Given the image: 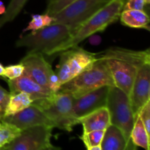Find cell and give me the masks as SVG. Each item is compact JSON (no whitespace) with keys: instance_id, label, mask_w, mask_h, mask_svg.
I'll use <instances>...</instances> for the list:
<instances>
[{"instance_id":"cell-1","label":"cell","mask_w":150,"mask_h":150,"mask_svg":"<svg viewBox=\"0 0 150 150\" xmlns=\"http://www.w3.org/2000/svg\"><path fill=\"white\" fill-rule=\"evenodd\" d=\"M103 59L112 76L114 86L130 95L138 70L150 63L149 49L143 51L111 47L98 54Z\"/></svg>"},{"instance_id":"cell-2","label":"cell","mask_w":150,"mask_h":150,"mask_svg":"<svg viewBox=\"0 0 150 150\" xmlns=\"http://www.w3.org/2000/svg\"><path fill=\"white\" fill-rule=\"evenodd\" d=\"M127 0H112L92 16L81 23L72 32L70 38L49 53L47 57H55L99 32H103L108 26L117 21L120 18Z\"/></svg>"},{"instance_id":"cell-3","label":"cell","mask_w":150,"mask_h":150,"mask_svg":"<svg viewBox=\"0 0 150 150\" xmlns=\"http://www.w3.org/2000/svg\"><path fill=\"white\" fill-rule=\"evenodd\" d=\"M104 86H114V83L109 69L98 54V59L90 67L62 85L58 91L70 93L73 98H77Z\"/></svg>"},{"instance_id":"cell-4","label":"cell","mask_w":150,"mask_h":150,"mask_svg":"<svg viewBox=\"0 0 150 150\" xmlns=\"http://www.w3.org/2000/svg\"><path fill=\"white\" fill-rule=\"evenodd\" d=\"M71 34V29L67 25L52 23L21 37L16 41V46L25 48L26 53H40L48 56L51 51L67 40Z\"/></svg>"},{"instance_id":"cell-5","label":"cell","mask_w":150,"mask_h":150,"mask_svg":"<svg viewBox=\"0 0 150 150\" xmlns=\"http://www.w3.org/2000/svg\"><path fill=\"white\" fill-rule=\"evenodd\" d=\"M73 97L67 92L57 91L52 96L34 101L32 104L40 108L51 120L54 127L70 132L79 124L73 108Z\"/></svg>"},{"instance_id":"cell-6","label":"cell","mask_w":150,"mask_h":150,"mask_svg":"<svg viewBox=\"0 0 150 150\" xmlns=\"http://www.w3.org/2000/svg\"><path fill=\"white\" fill-rule=\"evenodd\" d=\"M106 107L109 111L111 125L115 126L122 133L128 146L133 150L137 146L131 140V133L135 123L128 95L117 86H111L108 92Z\"/></svg>"},{"instance_id":"cell-7","label":"cell","mask_w":150,"mask_h":150,"mask_svg":"<svg viewBox=\"0 0 150 150\" xmlns=\"http://www.w3.org/2000/svg\"><path fill=\"white\" fill-rule=\"evenodd\" d=\"M59 55L61 57L56 73L59 89L62 85L90 67L98 59V54L89 52L78 45L63 51Z\"/></svg>"},{"instance_id":"cell-8","label":"cell","mask_w":150,"mask_h":150,"mask_svg":"<svg viewBox=\"0 0 150 150\" xmlns=\"http://www.w3.org/2000/svg\"><path fill=\"white\" fill-rule=\"evenodd\" d=\"M20 63L24 67L23 74L53 92L59 90L57 75L42 54L26 53Z\"/></svg>"},{"instance_id":"cell-9","label":"cell","mask_w":150,"mask_h":150,"mask_svg":"<svg viewBox=\"0 0 150 150\" xmlns=\"http://www.w3.org/2000/svg\"><path fill=\"white\" fill-rule=\"evenodd\" d=\"M104 5L105 4L100 0H75L62 10L50 16L54 18L53 23L67 25L73 32Z\"/></svg>"},{"instance_id":"cell-10","label":"cell","mask_w":150,"mask_h":150,"mask_svg":"<svg viewBox=\"0 0 150 150\" xmlns=\"http://www.w3.org/2000/svg\"><path fill=\"white\" fill-rule=\"evenodd\" d=\"M53 127L37 126L22 130L0 150H42L51 144Z\"/></svg>"},{"instance_id":"cell-11","label":"cell","mask_w":150,"mask_h":150,"mask_svg":"<svg viewBox=\"0 0 150 150\" xmlns=\"http://www.w3.org/2000/svg\"><path fill=\"white\" fill-rule=\"evenodd\" d=\"M129 100L135 117L146 103L150 101V63L144 64L138 70Z\"/></svg>"},{"instance_id":"cell-12","label":"cell","mask_w":150,"mask_h":150,"mask_svg":"<svg viewBox=\"0 0 150 150\" xmlns=\"http://www.w3.org/2000/svg\"><path fill=\"white\" fill-rule=\"evenodd\" d=\"M2 120L13 125L21 130L37 126H48L54 128L51 120L40 108L33 104L20 112L3 117Z\"/></svg>"},{"instance_id":"cell-13","label":"cell","mask_w":150,"mask_h":150,"mask_svg":"<svg viewBox=\"0 0 150 150\" xmlns=\"http://www.w3.org/2000/svg\"><path fill=\"white\" fill-rule=\"evenodd\" d=\"M110 87L102 86L79 98H73V108L76 117L78 119L81 118L95 110L106 107Z\"/></svg>"},{"instance_id":"cell-14","label":"cell","mask_w":150,"mask_h":150,"mask_svg":"<svg viewBox=\"0 0 150 150\" xmlns=\"http://www.w3.org/2000/svg\"><path fill=\"white\" fill-rule=\"evenodd\" d=\"M10 94L25 92L34 101L45 99L52 96L55 92L43 87L23 73L22 76L13 80H7Z\"/></svg>"},{"instance_id":"cell-15","label":"cell","mask_w":150,"mask_h":150,"mask_svg":"<svg viewBox=\"0 0 150 150\" xmlns=\"http://www.w3.org/2000/svg\"><path fill=\"white\" fill-rule=\"evenodd\" d=\"M83 126V133L94 130H105L111 125L110 114L107 107H103L79 119Z\"/></svg>"},{"instance_id":"cell-16","label":"cell","mask_w":150,"mask_h":150,"mask_svg":"<svg viewBox=\"0 0 150 150\" xmlns=\"http://www.w3.org/2000/svg\"><path fill=\"white\" fill-rule=\"evenodd\" d=\"M100 147L101 150H133L128 146L122 133L111 125L105 130Z\"/></svg>"},{"instance_id":"cell-17","label":"cell","mask_w":150,"mask_h":150,"mask_svg":"<svg viewBox=\"0 0 150 150\" xmlns=\"http://www.w3.org/2000/svg\"><path fill=\"white\" fill-rule=\"evenodd\" d=\"M120 18L122 24L124 26L149 31V17L145 11L135 10H122Z\"/></svg>"},{"instance_id":"cell-18","label":"cell","mask_w":150,"mask_h":150,"mask_svg":"<svg viewBox=\"0 0 150 150\" xmlns=\"http://www.w3.org/2000/svg\"><path fill=\"white\" fill-rule=\"evenodd\" d=\"M32 103L33 100L25 92L10 94V98L4 112V117L20 112L22 110L30 106Z\"/></svg>"},{"instance_id":"cell-19","label":"cell","mask_w":150,"mask_h":150,"mask_svg":"<svg viewBox=\"0 0 150 150\" xmlns=\"http://www.w3.org/2000/svg\"><path fill=\"white\" fill-rule=\"evenodd\" d=\"M131 140L136 146L149 150V134L146 132L139 115L135 117V123L131 133Z\"/></svg>"},{"instance_id":"cell-20","label":"cell","mask_w":150,"mask_h":150,"mask_svg":"<svg viewBox=\"0 0 150 150\" xmlns=\"http://www.w3.org/2000/svg\"><path fill=\"white\" fill-rule=\"evenodd\" d=\"M27 0H10L5 13L0 17V29L6 23L13 21L21 13Z\"/></svg>"},{"instance_id":"cell-21","label":"cell","mask_w":150,"mask_h":150,"mask_svg":"<svg viewBox=\"0 0 150 150\" xmlns=\"http://www.w3.org/2000/svg\"><path fill=\"white\" fill-rule=\"evenodd\" d=\"M21 131L13 125L0 120V149L16 139Z\"/></svg>"},{"instance_id":"cell-22","label":"cell","mask_w":150,"mask_h":150,"mask_svg":"<svg viewBox=\"0 0 150 150\" xmlns=\"http://www.w3.org/2000/svg\"><path fill=\"white\" fill-rule=\"evenodd\" d=\"M54 22V18L51 16L47 13L42 15H32V19L28 23L27 26L23 30V32L27 31H36L44 27L50 26Z\"/></svg>"},{"instance_id":"cell-23","label":"cell","mask_w":150,"mask_h":150,"mask_svg":"<svg viewBox=\"0 0 150 150\" xmlns=\"http://www.w3.org/2000/svg\"><path fill=\"white\" fill-rule=\"evenodd\" d=\"M105 130H94V131L83 133L80 139L84 144L86 148L100 146L101 144Z\"/></svg>"},{"instance_id":"cell-24","label":"cell","mask_w":150,"mask_h":150,"mask_svg":"<svg viewBox=\"0 0 150 150\" xmlns=\"http://www.w3.org/2000/svg\"><path fill=\"white\" fill-rule=\"evenodd\" d=\"M75 0H47V7L45 13L52 15L67 7Z\"/></svg>"},{"instance_id":"cell-25","label":"cell","mask_w":150,"mask_h":150,"mask_svg":"<svg viewBox=\"0 0 150 150\" xmlns=\"http://www.w3.org/2000/svg\"><path fill=\"white\" fill-rule=\"evenodd\" d=\"M24 70V67L21 63L17 64L9 65L4 67V72L3 77L7 78V80H13L22 76Z\"/></svg>"},{"instance_id":"cell-26","label":"cell","mask_w":150,"mask_h":150,"mask_svg":"<svg viewBox=\"0 0 150 150\" xmlns=\"http://www.w3.org/2000/svg\"><path fill=\"white\" fill-rule=\"evenodd\" d=\"M138 115L140 117L148 134H150V101L146 103Z\"/></svg>"},{"instance_id":"cell-27","label":"cell","mask_w":150,"mask_h":150,"mask_svg":"<svg viewBox=\"0 0 150 150\" xmlns=\"http://www.w3.org/2000/svg\"><path fill=\"white\" fill-rule=\"evenodd\" d=\"M149 4L147 0H127L126 1L122 10H135L145 11V7Z\"/></svg>"},{"instance_id":"cell-28","label":"cell","mask_w":150,"mask_h":150,"mask_svg":"<svg viewBox=\"0 0 150 150\" xmlns=\"http://www.w3.org/2000/svg\"><path fill=\"white\" fill-rule=\"evenodd\" d=\"M10 98V92H7L0 85V120H2L4 117V112H5Z\"/></svg>"},{"instance_id":"cell-29","label":"cell","mask_w":150,"mask_h":150,"mask_svg":"<svg viewBox=\"0 0 150 150\" xmlns=\"http://www.w3.org/2000/svg\"><path fill=\"white\" fill-rule=\"evenodd\" d=\"M89 42H90L92 45H98L100 43L101 38L100 36H98V35H91V36H89Z\"/></svg>"},{"instance_id":"cell-30","label":"cell","mask_w":150,"mask_h":150,"mask_svg":"<svg viewBox=\"0 0 150 150\" xmlns=\"http://www.w3.org/2000/svg\"><path fill=\"white\" fill-rule=\"evenodd\" d=\"M42 150H61V148L58 147V146H54V145H53L52 144H51L48 145V146H46L45 148H44Z\"/></svg>"},{"instance_id":"cell-31","label":"cell","mask_w":150,"mask_h":150,"mask_svg":"<svg viewBox=\"0 0 150 150\" xmlns=\"http://www.w3.org/2000/svg\"><path fill=\"white\" fill-rule=\"evenodd\" d=\"M6 11V8L1 1H0V15H3Z\"/></svg>"},{"instance_id":"cell-32","label":"cell","mask_w":150,"mask_h":150,"mask_svg":"<svg viewBox=\"0 0 150 150\" xmlns=\"http://www.w3.org/2000/svg\"><path fill=\"white\" fill-rule=\"evenodd\" d=\"M86 150H101L100 145V146H92V147L87 148Z\"/></svg>"},{"instance_id":"cell-33","label":"cell","mask_w":150,"mask_h":150,"mask_svg":"<svg viewBox=\"0 0 150 150\" xmlns=\"http://www.w3.org/2000/svg\"><path fill=\"white\" fill-rule=\"evenodd\" d=\"M4 72V67L0 63V76H3Z\"/></svg>"},{"instance_id":"cell-34","label":"cell","mask_w":150,"mask_h":150,"mask_svg":"<svg viewBox=\"0 0 150 150\" xmlns=\"http://www.w3.org/2000/svg\"><path fill=\"white\" fill-rule=\"evenodd\" d=\"M100 1H102L103 3H104V4H106L107 3L110 2V1H112V0H100Z\"/></svg>"},{"instance_id":"cell-35","label":"cell","mask_w":150,"mask_h":150,"mask_svg":"<svg viewBox=\"0 0 150 150\" xmlns=\"http://www.w3.org/2000/svg\"><path fill=\"white\" fill-rule=\"evenodd\" d=\"M147 1H149H149H150V0H147Z\"/></svg>"}]
</instances>
